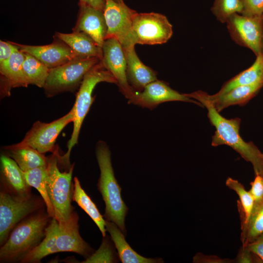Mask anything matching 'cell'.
<instances>
[{"label":"cell","instance_id":"cell-5","mask_svg":"<svg viewBox=\"0 0 263 263\" xmlns=\"http://www.w3.org/2000/svg\"><path fill=\"white\" fill-rule=\"evenodd\" d=\"M58 153L57 150L48 158L47 189L53 207L55 218L58 224L68 220L74 211L71 205L74 185L72 179L74 164L67 171L61 172L58 167Z\"/></svg>","mask_w":263,"mask_h":263},{"label":"cell","instance_id":"cell-1","mask_svg":"<svg viewBox=\"0 0 263 263\" xmlns=\"http://www.w3.org/2000/svg\"><path fill=\"white\" fill-rule=\"evenodd\" d=\"M185 94L207 108L209 121L216 129L212 137V146H229L245 160L252 164L256 174H261L263 169V154L252 143L246 142L241 137L239 133L241 119H227L221 115L208 99L206 92L198 91Z\"/></svg>","mask_w":263,"mask_h":263},{"label":"cell","instance_id":"cell-32","mask_svg":"<svg viewBox=\"0 0 263 263\" xmlns=\"http://www.w3.org/2000/svg\"><path fill=\"white\" fill-rule=\"evenodd\" d=\"M107 242V240L104 239L99 248L81 263L113 262V257H111V250Z\"/></svg>","mask_w":263,"mask_h":263},{"label":"cell","instance_id":"cell-38","mask_svg":"<svg viewBox=\"0 0 263 263\" xmlns=\"http://www.w3.org/2000/svg\"><path fill=\"white\" fill-rule=\"evenodd\" d=\"M79 1L86 3L102 12L104 11L105 0H79Z\"/></svg>","mask_w":263,"mask_h":263},{"label":"cell","instance_id":"cell-20","mask_svg":"<svg viewBox=\"0 0 263 263\" xmlns=\"http://www.w3.org/2000/svg\"><path fill=\"white\" fill-rule=\"evenodd\" d=\"M263 85V82L241 86L221 94H216L207 96L216 110L220 112L227 107L232 105H242L246 104L252 98Z\"/></svg>","mask_w":263,"mask_h":263},{"label":"cell","instance_id":"cell-15","mask_svg":"<svg viewBox=\"0 0 263 263\" xmlns=\"http://www.w3.org/2000/svg\"><path fill=\"white\" fill-rule=\"evenodd\" d=\"M58 224V231L56 240L58 252H74L86 258L94 253L93 249L80 235L78 216L75 211H73L67 221Z\"/></svg>","mask_w":263,"mask_h":263},{"label":"cell","instance_id":"cell-24","mask_svg":"<svg viewBox=\"0 0 263 263\" xmlns=\"http://www.w3.org/2000/svg\"><path fill=\"white\" fill-rule=\"evenodd\" d=\"M4 149L7 155L13 159L23 171L47 165L48 158L30 147L12 145Z\"/></svg>","mask_w":263,"mask_h":263},{"label":"cell","instance_id":"cell-22","mask_svg":"<svg viewBox=\"0 0 263 263\" xmlns=\"http://www.w3.org/2000/svg\"><path fill=\"white\" fill-rule=\"evenodd\" d=\"M56 36L82 57L102 59V48L85 33L75 31L68 34L56 32Z\"/></svg>","mask_w":263,"mask_h":263},{"label":"cell","instance_id":"cell-33","mask_svg":"<svg viewBox=\"0 0 263 263\" xmlns=\"http://www.w3.org/2000/svg\"><path fill=\"white\" fill-rule=\"evenodd\" d=\"M243 4V15L262 17L263 0H241Z\"/></svg>","mask_w":263,"mask_h":263},{"label":"cell","instance_id":"cell-16","mask_svg":"<svg viewBox=\"0 0 263 263\" xmlns=\"http://www.w3.org/2000/svg\"><path fill=\"white\" fill-rule=\"evenodd\" d=\"M77 20L73 31L90 36L102 48L107 31L103 12L79 1Z\"/></svg>","mask_w":263,"mask_h":263},{"label":"cell","instance_id":"cell-26","mask_svg":"<svg viewBox=\"0 0 263 263\" xmlns=\"http://www.w3.org/2000/svg\"><path fill=\"white\" fill-rule=\"evenodd\" d=\"M72 200L75 202L96 225L102 236H106V220L99 212L96 206L82 188L77 177L74 178Z\"/></svg>","mask_w":263,"mask_h":263},{"label":"cell","instance_id":"cell-6","mask_svg":"<svg viewBox=\"0 0 263 263\" xmlns=\"http://www.w3.org/2000/svg\"><path fill=\"white\" fill-rule=\"evenodd\" d=\"M44 206L45 203L41 196L31 194L22 197L0 190V246L6 242L11 231L18 224Z\"/></svg>","mask_w":263,"mask_h":263},{"label":"cell","instance_id":"cell-30","mask_svg":"<svg viewBox=\"0 0 263 263\" xmlns=\"http://www.w3.org/2000/svg\"><path fill=\"white\" fill-rule=\"evenodd\" d=\"M225 185L238 195L241 208L244 214V225L248 221L253 212L255 205V201L249 191L246 190L238 180L228 177L226 180Z\"/></svg>","mask_w":263,"mask_h":263},{"label":"cell","instance_id":"cell-21","mask_svg":"<svg viewBox=\"0 0 263 263\" xmlns=\"http://www.w3.org/2000/svg\"><path fill=\"white\" fill-rule=\"evenodd\" d=\"M106 220V230L117 250L119 259L123 263H154L162 262L161 259L147 258L132 249L125 240L123 232L113 222Z\"/></svg>","mask_w":263,"mask_h":263},{"label":"cell","instance_id":"cell-19","mask_svg":"<svg viewBox=\"0 0 263 263\" xmlns=\"http://www.w3.org/2000/svg\"><path fill=\"white\" fill-rule=\"evenodd\" d=\"M24 53L19 49L5 62L0 64L1 89L2 94L9 95L13 88L28 85L23 70Z\"/></svg>","mask_w":263,"mask_h":263},{"label":"cell","instance_id":"cell-39","mask_svg":"<svg viewBox=\"0 0 263 263\" xmlns=\"http://www.w3.org/2000/svg\"><path fill=\"white\" fill-rule=\"evenodd\" d=\"M114 0L118 3H124L123 0Z\"/></svg>","mask_w":263,"mask_h":263},{"label":"cell","instance_id":"cell-2","mask_svg":"<svg viewBox=\"0 0 263 263\" xmlns=\"http://www.w3.org/2000/svg\"><path fill=\"white\" fill-rule=\"evenodd\" d=\"M52 218L43 208L18 224L0 246V262H20L43 239Z\"/></svg>","mask_w":263,"mask_h":263},{"label":"cell","instance_id":"cell-36","mask_svg":"<svg viewBox=\"0 0 263 263\" xmlns=\"http://www.w3.org/2000/svg\"><path fill=\"white\" fill-rule=\"evenodd\" d=\"M244 246L263 261V238Z\"/></svg>","mask_w":263,"mask_h":263},{"label":"cell","instance_id":"cell-27","mask_svg":"<svg viewBox=\"0 0 263 263\" xmlns=\"http://www.w3.org/2000/svg\"><path fill=\"white\" fill-rule=\"evenodd\" d=\"M47 166L36 168L23 172L28 185L31 187L35 188L39 193L45 203L46 209L49 216L51 218H55L54 208L49 199L47 189L48 175Z\"/></svg>","mask_w":263,"mask_h":263},{"label":"cell","instance_id":"cell-37","mask_svg":"<svg viewBox=\"0 0 263 263\" xmlns=\"http://www.w3.org/2000/svg\"><path fill=\"white\" fill-rule=\"evenodd\" d=\"M251 252L246 248L243 246L240 250L237 258V262L240 263H250L252 262L251 257L250 254Z\"/></svg>","mask_w":263,"mask_h":263},{"label":"cell","instance_id":"cell-17","mask_svg":"<svg viewBox=\"0 0 263 263\" xmlns=\"http://www.w3.org/2000/svg\"><path fill=\"white\" fill-rule=\"evenodd\" d=\"M0 161V190L16 196L26 197L31 195V187L27 183L23 171L16 162L2 154Z\"/></svg>","mask_w":263,"mask_h":263},{"label":"cell","instance_id":"cell-4","mask_svg":"<svg viewBox=\"0 0 263 263\" xmlns=\"http://www.w3.org/2000/svg\"><path fill=\"white\" fill-rule=\"evenodd\" d=\"M101 82L117 84L116 79L104 67L101 60L86 74L79 86L72 108L74 113L73 130L67 144L68 150L64 155L59 156L58 162L61 161L67 165L70 164L71 151L77 143L82 123L95 98L93 96V91L96 85Z\"/></svg>","mask_w":263,"mask_h":263},{"label":"cell","instance_id":"cell-29","mask_svg":"<svg viewBox=\"0 0 263 263\" xmlns=\"http://www.w3.org/2000/svg\"><path fill=\"white\" fill-rule=\"evenodd\" d=\"M243 226L244 246L252 242L263 234V202L255 204L248 221Z\"/></svg>","mask_w":263,"mask_h":263},{"label":"cell","instance_id":"cell-10","mask_svg":"<svg viewBox=\"0 0 263 263\" xmlns=\"http://www.w3.org/2000/svg\"><path fill=\"white\" fill-rule=\"evenodd\" d=\"M73 109L61 117L49 123L39 121L35 122L24 137L16 146H27L44 154L54 151L55 144L59 133L70 123L73 122Z\"/></svg>","mask_w":263,"mask_h":263},{"label":"cell","instance_id":"cell-3","mask_svg":"<svg viewBox=\"0 0 263 263\" xmlns=\"http://www.w3.org/2000/svg\"><path fill=\"white\" fill-rule=\"evenodd\" d=\"M95 153L100 172L97 186L105 204L104 217L115 223L125 234V219L129 209L122 200L121 188L114 176L110 150L104 142L100 141Z\"/></svg>","mask_w":263,"mask_h":263},{"label":"cell","instance_id":"cell-41","mask_svg":"<svg viewBox=\"0 0 263 263\" xmlns=\"http://www.w3.org/2000/svg\"><path fill=\"white\" fill-rule=\"evenodd\" d=\"M263 53V52H262Z\"/></svg>","mask_w":263,"mask_h":263},{"label":"cell","instance_id":"cell-28","mask_svg":"<svg viewBox=\"0 0 263 263\" xmlns=\"http://www.w3.org/2000/svg\"><path fill=\"white\" fill-rule=\"evenodd\" d=\"M24 53L23 70L28 85L43 88L50 68L32 55Z\"/></svg>","mask_w":263,"mask_h":263},{"label":"cell","instance_id":"cell-31","mask_svg":"<svg viewBox=\"0 0 263 263\" xmlns=\"http://www.w3.org/2000/svg\"><path fill=\"white\" fill-rule=\"evenodd\" d=\"M243 8L241 0H214L211 10L217 20L226 23L233 14H242Z\"/></svg>","mask_w":263,"mask_h":263},{"label":"cell","instance_id":"cell-11","mask_svg":"<svg viewBox=\"0 0 263 263\" xmlns=\"http://www.w3.org/2000/svg\"><path fill=\"white\" fill-rule=\"evenodd\" d=\"M262 17L235 13L226 22L232 39L251 49L256 56L262 53L263 48Z\"/></svg>","mask_w":263,"mask_h":263},{"label":"cell","instance_id":"cell-18","mask_svg":"<svg viewBox=\"0 0 263 263\" xmlns=\"http://www.w3.org/2000/svg\"><path fill=\"white\" fill-rule=\"evenodd\" d=\"M134 47L123 48L127 62V77L133 90L141 92L148 84L157 80V73L140 60Z\"/></svg>","mask_w":263,"mask_h":263},{"label":"cell","instance_id":"cell-35","mask_svg":"<svg viewBox=\"0 0 263 263\" xmlns=\"http://www.w3.org/2000/svg\"><path fill=\"white\" fill-rule=\"evenodd\" d=\"M12 42L0 41V64L6 61L18 49Z\"/></svg>","mask_w":263,"mask_h":263},{"label":"cell","instance_id":"cell-40","mask_svg":"<svg viewBox=\"0 0 263 263\" xmlns=\"http://www.w3.org/2000/svg\"><path fill=\"white\" fill-rule=\"evenodd\" d=\"M261 175L263 177V170Z\"/></svg>","mask_w":263,"mask_h":263},{"label":"cell","instance_id":"cell-8","mask_svg":"<svg viewBox=\"0 0 263 263\" xmlns=\"http://www.w3.org/2000/svg\"><path fill=\"white\" fill-rule=\"evenodd\" d=\"M136 12L125 3L105 0L103 11L107 27L106 39L114 38L123 48L136 44L133 33V20Z\"/></svg>","mask_w":263,"mask_h":263},{"label":"cell","instance_id":"cell-7","mask_svg":"<svg viewBox=\"0 0 263 263\" xmlns=\"http://www.w3.org/2000/svg\"><path fill=\"white\" fill-rule=\"evenodd\" d=\"M101 60L98 57L83 58L50 68L43 88L46 96L75 90L80 86L86 74Z\"/></svg>","mask_w":263,"mask_h":263},{"label":"cell","instance_id":"cell-14","mask_svg":"<svg viewBox=\"0 0 263 263\" xmlns=\"http://www.w3.org/2000/svg\"><path fill=\"white\" fill-rule=\"evenodd\" d=\"M56 38L57 40L53 43L41 46L23 45L12 42L21 51L32 55L49 68L84 58L73 51L64 42Z\"/></svg>","mask_w":263,"mask_h":263},{"label":"cell","instance_id":"cell-13","mask_svg":"<svg viewBox=\"0 0 263 263\" xmlns=\"http://www.w3.org/2000/svg\"><path fill=\"white\" fill-rule=\"evenodd\" d=\"M176 101L191 102L204 107L199 101L188 97L185 94H180L166 82L158 80L148 84L142 91L135 92L128 103L151 110L161 103Z\"/></svg>","mask_w":263,"mask_h":263},{"label":"cell","instance_id":"cell-25","mask_svg":"<svg viewBox=\"0 0 263 263\" xmlns=\"http://www.w3.org/2000/svg\"><path fill=\"white\" fill-rule=\"evenodd\" d=\"M263 83V53L257 56L253 64L248 69L241 72L225 82L216 93L221 94L241 86Z\"/></svg>","mask_w":263,"mask_h":263},{"label":"cell","instance_id":"cell-12","mask_svg":"<svg viewBox=\"0 0 263 263\" xmlns=\"http://www.w3.org/2000/svg\"><path fill=\"white\" fill-rule=\"evenodd\" d=\"M102 49L103 65L116 79L120 92L129 100L135 91L128 81L127 62L123 46L116 39L109 38L104 40Z\"/></svg>","mask_w":263,"mask_h":263},{"label":"cell","instance_id":"cell-23","mask_svg":"<svg viewBox=\"0 0 263 263\" xmlns=\"http://www.w3.org/2000/svg\"><path fill=\"white\" fill-rule=\"evenodd\" d=\"M59 224L55 218H52L46 228L45 236L42 241L20 261L22 263H38L44 257L58 251L56 240Z\"/></svg>","mask_w":263,"mask_h":263},{"label":"cell","instance_id":"cell-9","mask_svg":"<svg viewBox=\"0 0 263 263\" xmlns=\"http://www.w3.org/2000/svg\"><path fill=\"white\" fill-rule=\"evenodd\" d=\"M133 33L136 44H161L171 37L172 26L162 14L136 12L133 20Z\"/></svg>","mask_w":263,"mask_h":263},{"label":"cell","instance_id":"cell-34","mask_svg":"<svg viewBox=\"0 0 263 263\" xmlns=\"http://www.w3.org/2000/svg\"><path fill=\"white\" fill-rule=\"evenodd\" d=\"M249 192L255 204L263 202V177L261 174H256L254 180L251 183Z\"/></svg>","mask_w":263,"mask_h":263}]
</instances>
